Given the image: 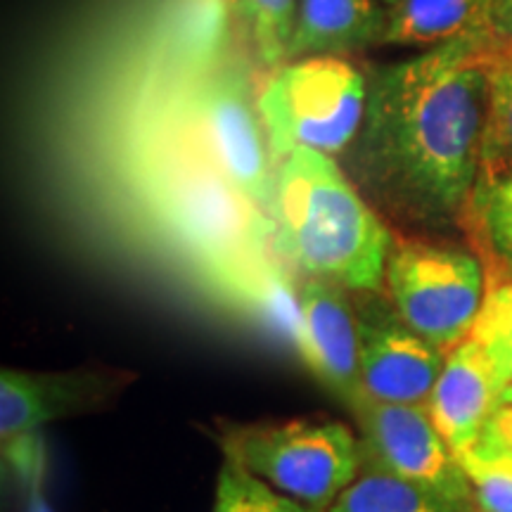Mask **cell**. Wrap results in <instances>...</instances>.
I'll use <instances>...</instances> for the list:
<instances>
[{
    "instance_id": "cell-10",
    "label": "cell",
    "mask_w": 512,
    "mask_h": 512,
    "mask_svg": "<svg viewBox=\"0 0 512 512\" xmlns=\"http://www.w3.org/2000/svg\"><path fill=\"white\" fill-rule=\"evenodd\" d=\"M294 349L313 377L349 411L358 401L366 399L361 380L356 309L351 292L344 287L318 278L302 280Z\"/></svg>"
},
{
    "instance_id": "cell-14",
    "label": "cell",
    "mask_w": 512,
    "mask_h": 512,
    "mask_svg": "<svg viewBox=\"0 0 512 512\" xmlns=\"http://www.w3.org/2000/svg\"><path fill=\"white\" fill-rule=\"evenodd\" d=\"M482 17L484 0H396L380 43L437 48L456 38H484Z\"/></svg>"
},
{
    "instance_id": "cell-21",
    "label": "cell",
    "mask_w": 512,
    "mask_h": 512,
    "mask_svg": "<svg viewBox=\"0 0 512 512\" xmlns=\"http://www.w3.org/2000/svg\"><path fill=\"white\" fill-rule=\"evenodd\" d=\"M472 451L484 458H501L512 463V406H505L494 420L489 422L482 439Z\"/></svg>"
},
{
    "instance_id": "cell-15",
    "label": "cell",
    "mask_w": 512,
    "mask_h": 512,
    "mask_svg": "<svg viewBox=\"0 0 512 512\" xmlns=\"http://www.w3.org/2000/svg\"><path fill=\"white\" fill-rule=\"evenodd\" d=\"M325 512H458L422 486L384 470L363 453L358 477Z\"/></svg>"
},
{
    "instance_id": "cell-7",
    "label": "cell",
    "mask_w": 512,
    "mask_h": 512,
    "mask_svg": "<svg viewBox=\"0 0 512 512\" xmlns=\"http://www.w3.org/2000/svg\"><path fill=\"white\" fill-rule=\"evenodd\" d=\"M363 453L384 470L422 486L458 512H477L470 479L425 403L363 399L354 408Z\"/></svg>"
},
{
    "instance_id": "cell-4",
    "label": "cell",
    "mask_w": 512,
    "mask_h": 512,
    "mask_svg": "<svg viewBox=\"0 0 512 512\" xmlns=\"http://www.w3.org/2000/svg\"><path fill=\"white\" fill-rule=\"evenodd\" d=\"M223 456L247 467L280 494L325 512L363 467V441L344 422L294 418L230 425Z\"/></svg>"
},
{
    "instance_id": "cell-11",
    "label": "cell",
    "mask_w": 512,
    "mask_h": 512,
    "mask_svg": "<svg viewBox=\"0 0 512 512\" xmlns=\"http://www.w3.org/2000/svg\"><path fill=\"white\" fill-rule=\"evenodd\" d=\"M128 375L110 368H79L67 373H34L3 368L0 373V437L12 448L36 437L48 422L93 411L117 396Z\"/></svg>"
},
{
    "instance_id": "cell-20",
    "label": "cell",
    "mask_w": 512,
    "mask_h": 512,
    "mask_svg": "<svg viewBox=\"0 0 512 512\" xmlns=\"http://www.w3.org/2000/svg\"><path fill=\"white\" fill-rule=\"evenodd\" d=\"M470 479L477 512H512V463L475 451L456 453Z\"/></svg>"
},
{
    "instance_id": "cell-1",
    "label": "cell",
    "mask_w": 512,
    "mask_h": 512,
    "mask_svg": "<svg viewBox=\"0 0 512 512\" xmlns=\"http://www.w3.org/2000/svg\"><path fill=\"white\" fill-rule=\"evenodd\" d=\"M496 53L484 38L467 36L368 74L347 164L384 211L434 228L465 221Z\"/></svg>"
},
{
    "instance_id": "cell-13",
    "label": "cell",
    "mask_w": 512,
    "mask_h": 512,
    "mask_svg": "<svg viewBox=\"0 0 512 512\" xmlns=\"http://www.w3.org/2000/svg\"><path fill=\"white\" fill-rule=\"evenodd\" d=\"M387 8L380 0H299L292 60L351 55L382 41Z\"/></svg>"
},
{
    "instance_id": "cell-24",
    "label": "cell",
    "mask_w": 512,
    "mask_h": 512,
    "mask_svg": "<svg viewBox=\"0 0 512 512\" xmlns=\"http://www.w3.org/2000/svg\"><path fill=\"white\" fill-rule=\"evenodd\" d=\"M380 3L384 5V8H389V5H394V3H396V0H380Z\"/></svg>"
},
{
    "instance_id": "cell-25",
    "label": "cell",
    "mask_w": 512,
    "mask_h": 512,
    "mask_svg": "<svg viewBox=\"0 0 512 512\" xmlns=\"http://www.w3.org/2000/svg\"><path fill=\"white\" fill-rule=\"evenodd\" d=\"M505 53H512V46H510V48H505Z\"/></svg>"
},
{
    "instance_id": "cell-16",
    "label": "cell",
    "mask_w": 512,
    "mask_h": 512,
    "mask_svg": "<svg viewBox=\"0 0 512 512\" xmlns=\"http://www.w3.org/2000/svg\"><path fill=\"white\" fill-rule=\"evenodd\" d=\"M512 176V53L494 55L489 64V102L479 147L475 185H491Z\"/></svg>"
},
{
    "instance_id": "cell-22",
    "label": "cell",
    "mask_w": 512,
    "mask_h": 512,
    "mask_svg": "<svg viewBox=\"0 0 512 512\" xmlns=\"http://www.w3.org/2000/svg\"><path fill=\"white\" fill-rule=\"evenodd\" d=\"M482 31L496 50L512 46V0H484Z\"/></svg>"
},
{
    "instance_id": "cell-2",
    "label": "cell",
    "mask_w": 512,
    "mask_h": 512,
    "mask_svg": "<svg viewBox=\"0 0 512 512\" xmlns=\"http://www.w3.org/2000/svg\"><path fill=\"white\" fill-rule=\"evenodd\" d=\"M278 245L306 278L382 290L394 235L332 155L297 147L275 171Z\"/></svg>"
},
{
    "instance_id": "cell-5",
    "label": "cell",
    "mask_w": 512,
    "mask_h": 512,
    "mask_svg": "<svg viewBox=\"0 0 512 512\" xmlns=\"http://www.w3.org/2000/svg\"><path fill=\"white\" fill-rule=\"evenodd\" d=\"M384 287L394 309L441 351L470 337L486 299L482 261L458 247L427 240L392 242Z\"/></svg>"
},
{
    "instance_id": "cell-19",
    "label": "cell",
    "mask_w": 512,
    "mask_h": 512,
    "mask_svg": "<svg viewBox=\"0 0 512 512\" xmlns=\"http://www.w3.org/2000/svg\"><path fill=\"white\" fill-rule=\"evenodd\" d=\"M211 512H320L280 494L247 467L223 456Z\"/></svg>"
},
{
    "instance_id": "cell-18",
    "label": "cell",
    "mask_w": 512,
    "mask_h": 512,
    "mask_svg": "<svg viewBox=\"0 0 512 512\" xmlns=\"http://www.w3.org/2000/svg\"><path fill=\"white\" fill-rule=\"evenodd\" d=\"M465 223L503 275L501 283L512 280V176L491 185H475Z\"/></svg>"
},
{
    "instance_id": "cell-3",
    "label": "cell",
    "mask_w": 512,
    "mask_h": 512,
    "mask_svg": "<svg viewBox=\"0 0 512 512\" xmlns=\"http://www.w3.org/2000/svg\"><path fill=\"white\" fill-rule=\"evenodd\" d=\"M368 76L347 57L285 62L264 83L256 110L275 164L297 147L342 155L361 128Z\"/></svg>"
},
{
    "instance_id": "cell-6",
    "label": "cell",
    "mask_w": 512,
    "mask_h": 512,
    "mask_svg": "<svg viewBox=\"0 0 512 512\" xmlns=\"http://www.w3.org/2000/svg\"><path fill=\"white\" fill-rule=\"evenodd\" d=\"M190 143L268 221L275 209V171L252 88L238 64L204 74L185 100Z\"/></svg>"
},
{
    "instance_id": "cell-9",
    "label": "cell",
    "mask_w": 512,
    "mask_h": 512,
    "mask_svg": "<svg viewBox=\"0 0 512 512\" xmlns=\"http://www.w3.org/2000/svg\"><path fill=\"white\" fill-rule=\"evenodd\" d=\"M358 323L361 380L368 399L384 403H427L446 351L418 335L382 290L351 292Z\"/></svg>"
},
{
    "instance_id": "cell-23",
    "label": "cell",
    "mask_w": 512,
    "mask_h": 512,
    "mask_svg": "<svg viewBox=\"0 0 512 512\" xmlns=\"http://www.w3.org/2000/svg\"><path fill=\"white\" fill-rule=\"evenodd\" d=\"M27 512H53L50 508V503L46 501V496H43L41 491V484L31 482V489H29V505H27Z\"/></svg>"
},
{
    "instance_id": "cell-12",
    "label": "cell",
    "mask_w": 512,
    "mask_h": 512,
    "mask_svg": "<svg viewBox=\"0 0 512 512\" xmlns=\"http://www.w3.org/2000/svg\"><path fill=\"white\" fill-rule=\"evenodd\" d=\"M425 406L448 446L465 453L477 446L489 422L512 406V382L505 380L482 344L467 337L448 351Z\"/></svg>"
},
{
    "instance_id": "cell-17",
    "label": "cell",
    "mask_w": 512,
    "mask_h": 512,
    "mask_svg": "<svg viewBox=\"0 0 512 512\" xmlns=\"http://www.w3.org/2000/svg\"><path fill=\"white\" fill-rule=\"evenodd\" d=\"M230 15L264 67L290 62L299 0H226Z\"/></svg>"
},
{
    "instance_id": "cell-8",
    "label": "cell",
    "mask_w": 512,
    "mask_h": 512,
    "mask_svg": "<svg viewBox=\"0 0 512 512\" xmlns=\"http://www.w3.org/2000/svg\"><path fill=\"white\" fill-rule=\"evenodd\" d=\"M192 150L181 152L162 181L164 214L188 245L233 271L252 256L247 247L256 242L254 221L264 216L195 145Z\"/></svg>"
}]
</instances>
